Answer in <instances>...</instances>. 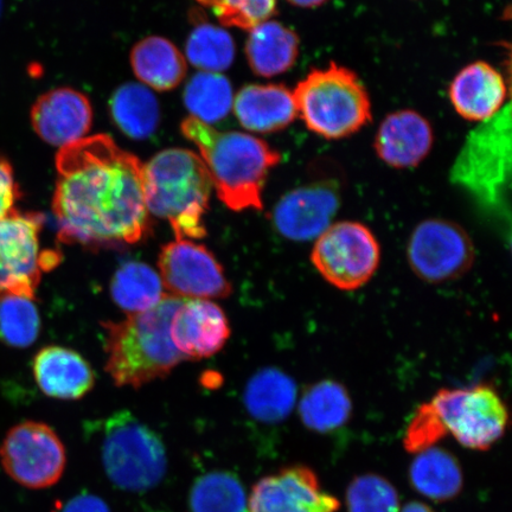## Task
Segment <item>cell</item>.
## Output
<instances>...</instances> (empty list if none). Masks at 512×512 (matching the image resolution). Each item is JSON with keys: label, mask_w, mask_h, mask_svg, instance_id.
I'll return each mask as SVG.
<instances>
[{"label": "cell", "mask_w": 512, "mask_h": 512, "mask_svg": "<svg viewBox=\"0 0 512 512\" xmlns=\"http://www.w3.org/2000/svg\"><path fill=\"white\" fill-rule=\"evenodd\" d=\"M53 213L57 238L93 251L143 241L151 233L144 164L106 134L61 147Z\"/></svg>", "instance_id": "1"}, {"label": "cell", "mask_w": 512, "mask_h": 512, "mask_svg": "<svg viewBox=\"0 0 512 512\" xmlns=\"http://www.w3.org/2000/svg\"><path fill=\"white\" fill-rule=\"evenodd\" d=\"M182 134L194 143L220 200L230 210H261L262 191L281 155L264 140L241 132H221L194 117L185 119Z\"/></svg>", "instance_id": "2"}, {"label": "cell", "mask_w": 512, "mask_h": 512, "mask_svg": "<svg viewBox=\"0 0 512 512\" xmlns=\"http://www.w3.org/2000/svg\"><path fill=\"white\" fill-rule=\"evenodd\" d=\"M183 302L184 299L166 296L151 310L102 324L106 330V371L115 386L143 387L188 361L170 335L172 317Z\"/></svg>", "instance_id": "3"}, {"label": "cell", "mask_w": 512, "mask_h": 512, "mask_svg": "<svg viewBox=\"0 0 512 512\" xmlns=\"http://www.w3.org/2000/svg\"><path fill=\"white\" fill-rule=\"evenodd\" d=\"M213 188L206 165L192 151L165 150L144 165L146 208L168 221L177 239L207 235L203 219Z\"/></svg>", "instance_id": "4"}, {"label": "cell", "mask_w": 512, "mask_h": 512, "mask_svg": "<svg viewBox=\"0 0 512 512\" xmlns=\"http://www.w3.org/2000/svg\"><path fill=\"white\" fill-rule=\"evenodd\" d=\"M450 178L486 216L494 217L510 232V104L470 132L454 160Z\"/></svg>", "instance_id": "5"}, {"label": "cell", "mask_w": 512, "mask_h": 512, "mask_svg": "<svg viewBox=\"0 0 512 512\" xmlns=\"http://www.w3.org/2000/svg\"><path fill=\"white\" fill-rule=\"evenodd\" d=\"M292 92L298 117L319 137L347 138L373 119L366 87L352 70L335 62L312 69Z\"/></svg>", "instance_id": "6"}, {"label": "cell", "mask_w": 512, "mask_h": 512, "mask_svg": "<svg viewBox=\"0 0 512 512\" xmlns=\"http://www.w3.org/2000/svg\"><path fill=\"white\" fill-rule=\"evenodd\" d=\"M101 427V460L111 483L128 492L156 488L168 470L159 435L127 411L108 416Z\"/></svg>", "instance_id": "7"}, {"label": "cell", "mask_w": 512, "mask_h": 512, "mask_svg": "<svg viewBox=\"0 0 512 512\" xmlns=\"http://www.w3.org/2000/svg\"><path fill=\"white\" fill-rule=\"evenodd\" d=\"M431 405L446 434L469 450L488 451L509 425L508 407L488 383L440 389Z\"/></svg>", "instance_id": "8"}, {"label": "cell", "mask_w": 512, "mask_h": 512, "mask_svg": "<svg viewBox=\"0 0 512 512\" xmlns=\"http://www.w3.org/2000/svg\"><path fill=\"white\" fill-rule=\"evenodd\" d=\"M311 261L326 283L338 290L355 291L374 277L381 247L366 224L341 221L332 223L315 240Z\"/></svg>", "instance_id": "9"}, {"label": "cell", "mask_w": 512, "mask_h": 512, "mask_svg": "<svg viewBox=\"0 0 512 512\" xmlns=\"http://www.w3.org/2000/svg\"><path fill=\"white\" fill-rule=\"evenodd\" d=\"M44 217L16 208L0 220V292L36 299L43 272L59 265L61 254L41 251Z\"/></svg>", "instance_id": "10"}, {"label": "cell", "mask_w": 512, "mask_h": 512, "mask_svg": "<svg viewBox=\"0 0 512 512\" xmlns=\"http://www.w3.org/2000/svg\"><path fill=\"white\" fill-rule=\"evenodd\" d=\"M0 462L19 485L48 489L62 478L67 452L53 428L42 422L25 421L6 434L0 446Z\"/></svg>", "instance_id": "11"}, {"label": "cell", "mask_w": 512, "mask_h": 512, "mask_svg": "<svg viewBox=\"0 0 512 512\" xmlns=\"http://www.w3.org/2000/svg\"><path fill=\"white\" fill-rule=\"evenodd\" d=\"M407 259L416 277L428 284H443L469 272L476 252L470 235L459 224L428 219L414 228Z\"/></svg>", "instance_id": "12"}, {"label": "cell", "mask_w": 512, "mask_h": 512, "mask_svg": "<svg viewBox=\"0 0 512 512\" xmlns=\"http://www.w3.org/2000/svg\"><path fill=\"white\" fill-rule=\"evenodd\" d=\"M160 278L171 297L221 299L232 294L233 287L215 255L194 241L176 239L160 249Z\"/></svg>", "instance_id": "13"}, {"label": "cell", "mask_w": 512, "mask_h": 512, "mask_svg": "<svg viewBox=\"0 0 512 512\" xmlns=\"http://www.w3.org/2000/svg\"><path fill=\"white\" fill-rule=\"evenodd\" d=\"M339 505L310 467L296 465L255 483L247 512H337Z\"/></svg>", "instance_id": "14"}, {"label": "cell", "mask_w": 512, "mask_h": 512, "mask_svg": "<svg viewBox=\"0 0 512 512\" xmlns=\"http://www.w3.org/2000/svg\"><path fill=\"white\" fill-rule=\"evenodd\" d=\"M341 207V192L332 182H315L286 192L273 209L272 222L283 238L316 240L328 229Z\"/></svg>", "instance_id": "15"}, {"label": "cell", "mask_w": 512, "mask_h": 512, "mask_svg": "<svg viewBox=\"0 0 512 512\" xmlns=\"http://www.w3.org/2000/svg\"><path fill=\"white\" fill-rule=\"evenodd\" d=\"M93 110L86 95L72 88H56L40 96L31 108V124L44 142L67 146L91 130Z\"/></svg>", "instance_id": "16"}, {"label": "cell", "mask_w": 512, "mask_h": 512, "mask_svg": "<svg viewBox=\"0 0 512 512\" xmlns=\"http://www.w3.org/2000/svg\"><path fill=\"white\" fill-rule=\"evenodd\" d=\"M170 335L187 360H201L219 352L228 342L226 313L210 300L184 299L171 320Z\"/></svg>", "instance_id": "17"}, {"label": "cell", "mask_w": 512, "mask_h": 512, "mask_svg": "<svg viewBox=\"0 0 512 512\" xmlns=\"http://www.w3.org/2000/svg\"><path fill=\"white\" fill-rule=\"evenodd\" d=\"M433 128L425 117L412 110L390 113L377 130L376 155L394 169H412L430 155Z\"/></svg>", "instance_id": "18"}, {"label": "cell", "mask_w": 512, "mask_h": 512, "mask_svg": "<svg viewBox=\"0 0 512 512\" xmlns=\"http://www.w3.org/2000/svg\"><path fill=\"white\" fill-rule=\"evenodd\" d=\"M508 96L503 75L484 61L469 64L450 86V99L460 117L483 123L502 110Z\"/></svg>", "instance_id": "19"}, {"label": "cell", "mask_w": 512, "mask_h": 512, "mask_svg": "<svg viewBox=\"0 0 512 512\" xmlns=\"http://www.w3.org/2000/svg\"><path fill=\"white\" fill-rule=\"evenodd\" d=\"M32 371L38 387L53 399L79 400L95 384L91 364L79 352L56 345L37 352Z\"/></svg>", "instance_id": "20"}, {"label": "cell", "mask_w": 512, "mask_h": 512, "mask_svg": "<svg viewBox=\"0 0 512 512\" xmlns=\"http://www.w3.org/2000/svg\"><path fill=\"white\" fill-rule=\"evenodd\" d=\"M233 108L242 127L261 134L283 131L298 117L293 92L284 85L243 87Z\"/></svg>", "instance_id": "21"}, {"label": "cell", "mask_w": 512, "mask_h": 512, "mask_svg": "<svg viewBox=\"0 0 512 512\" xmlns=\"http://www.w3.org/2000/svg\"><path fill=\"white\" fill-rule=\"evenodd\" d=\"M296 381L278 368H265L249 379L243 393V403L251 418L261 424L274 425L285 421L296 408Z\"/></svg>", "instance_id": "22"}, {"label": "cell", "mask_w": 512, "mask_h": 512, "mask_svg": "<svg viewBox=\"0 0 512 512\" xmlns=\"http://www.w3.org/2000/svg\"><path fill=\"white\" fill-rule=\"evenodd\" d=\"M246 56L254 74L273 78L284 74L296 64L299 37L277 21H266L249 30Z\"/></svg>", "instance_id": "23"}, {"label": "cell", "mask_w": 512, "mask_h": 512, "mask_svg": "<svg viewBox=\"0 0 512 512\" xmlns=\"http://www.w3.org/2000/svg\"><path fill=\"white\" fill-rule=\"evenodd\" d=\"M409 480L416 492L434 502L451 501L464 486L457 458L437 446L416 454L409 467Z\"/></svg>", "instance_id": "24"}, {"label": "cell", "mask_w": 512, "mask_h": 512, "mask_svg": "<svg viewBox=\"0 0 512 512\" xmlns=\"http://www.w3.org/2000/svg\"><path fill=\"white\" fill-rule=\"evenodd\" d=\"M134 74L159 92L175 89L187 74V62L174 43L163 37H147L131 54Z\"/></svg>", "instance_id": "25"}, {"label": "cell", "mask_w": 512, "mask_h": 512, "mask_svg": "<svg viewBox=\"0 0 512 512\" xmlns=\"http://www.w3.org/2000/svg\"><path fill=\"white\" fill-rule=\"evenodd\" d=\"M298 414L309 430L326 434L348 424L352 400L348 389L335 380H322L305 389L297 402Z\"/></svg>", "instance_id": "26"}, {"label": "cell", "mask_w": 512, "mask_h": 512, "mask_svg": "<svg viewBox=\"0 0 512 512\" xmlns=\"http://www.w3.org/2000/svg\"><path fill=\"white\" fill-rule=\"evenodd\" d=\"M114 303L128 315L151 310L169 296L162 278L144 262L128 261L118 268L111 283Z\"/></svg>", "instance_id": "27"}, {"label": "cell", "mask_w": 512, "mask_h": 512, "mask_svg": "<svg viewBox=\"0 0 512 512\" xmlns=\"http://www.w3.org/2000/svg\"><path fill=\"white\" fill-rule=\"evenodd\" d=\"M115 125L126 136L142 140L156 132L160 120L156 96L145 86L126 83L115 91L111 100Z\"/></svg>", "instance_id": "28"}, {"label": "cell", "mask_w": 512, "mask_h": 512, "mask_svg": "<svg viewBox=\"0 0 512 512\" xmlns=\"http://www.w3.org/2000/svg\"><path fill=\"white\" fill-rule=\"evenodd\" d=\"M189 505L191 512H247L248 497L233 473L213 471L196 479Z\"/></svg>", "instance_id": "29"}, {"label": "cell", "mask_w": 512, "mask_h": 512, "mask_svg": "<svg viewBox=\"0 0 512 512\" xmlns=\"http://www.w3.org/2000/svg\"><path fill=\"white\" fill-rule=\"evenodd\" d=\"M233 88L227 78L217 73L201 72L192 76L184 91V104L204 124L226 118L233 108Z\"/></svg>", "instance_id": "30"}, {"label": "cell", "mask_w": 512, "mask_h": 512, "mask_svg": "<svg viewBox=\"0 0 512 512\" xmlns=\"http://www.w3.org/2000/svg\"><path fill=\"white\" fill-rule=\"evenodd\" d=\"M40 331L41 316L35 299L0 292V341L25 349L36 342Z\"/></svg>", "instance_id": "31"}, {"label": "cell", "mask_w": 512, "mask_h": 512, "mask_svg": "<svg viewBox=\"0 0 512 512\" xmlns=\"http://www.w3.org/2000/svg\"><path fill=\"white\" fill-rule=\"evenodd\" d=\"M185 50L192 66L206 73L227 70L235 57V44L228 31L203 19L192 30Z\"/></svg>", "instance_id": "32"}, {"label": "cell", "mask_w": 512, "mask_h": 512, "mask_svg": "<svg viewBox=\"0 0 512 512\" xmlns=\"http://www.w3.org/2000/svg\"><path fill=\"white\" fill-rule=\"evenodd\" d=\"M348 512H399L398 490L386 478L379 475L356 477L347 490Z\"/></svg>", "instance_id": "33"}, {"label": "cell", "mask_w": 512, "mask_h": 512, "mask_svg": "<svg viewBox=\"0 0 512 512\" xmlns=\"http://www.w3.org/2000/svg\"><path fill=\"white\" fill-rule=\"evenodd\" d=\"M213 11L224 27L252 30L277 14L278 0H197Z\"/></svg>", "instance_id": "34"}, {"label": "cell", "mask_w": 512, "mask_h": 512, "mask_svg": "<svg viewBox=\"0 0 512 512\" xmlns=\"http://www.w3.org/2000/svg\"><path fill=\"white\" fill-rule=\"evenodd\" d=\"M446 437L447 434L431 402H426L416 408L413 418L409 421L403 446L408 453L418 454L437 446Z\"/></svg>", "instance_id": "35"}, {"label": "cell", "mask_w": 512, "mask_h": 512, "mask_svg": "<svg viewBox=\"0 0 512 512\" xmlns=\"http://www.w3.org/2000/svg\"><path fill=\"white\" fill-rule=\"evenodd\" d=\"M21 197V189L16 183L14 169L9 160L0 156V220L15 209Z\"/></svg>", "instance_id": "36"}, {"label": "cell", "mask_w": 512, "mask_h": 512, "mask_svg": "<svg viewBox=\"0 0 512 512\" xmlns=\"http://www.w3.org/2000/svg\"><path fill=\"white\" fill-rule=\"evenodd\" d=\"M60 512H111V509L99 496L80 494L70 498Z\"/></svg>", "instance_id": "37"}, {"label": "cell", "mask_w": 512, "mask_h": 512, "mask_svg": "<svg viewBox=\"0 0 512 512\" xmlns=\"http://www.w3.org/2000/svg\"><path fill=\"white\" fill-rule=\"evenodd\" d=\"M287 2L294 6H298V8L315 9L324 5L328 0H287Z\"/></svg>", "instance_id": "38"}, {"label": "cell", "mask_w": 512, "mask_h": 512, "mask_svg": "<svg viewBox=\"0 0 512 512\" xmlns=\"http://www.w3.org/2000/svg\"><path fill=\"white\" fill-rule=\"evenodd\" d=\"M399 512H435L430 505L420 503V502H411L405 505Z\"/></svg>", "instance_id": "39"}, {"label": "cell", "mask_w": 512, "mask_h": 512, "mask_svg": "<svg viewBox=\"0 0 512 512\" xmlns=\"http://www.w3.org/2000/svg\"><path fill=\"white\" fill-rule=\"evenodd\" d=\"M3 11V0H0V15H2Z\"/></svg>", "instance_id": "40"}]
</instances>
